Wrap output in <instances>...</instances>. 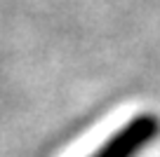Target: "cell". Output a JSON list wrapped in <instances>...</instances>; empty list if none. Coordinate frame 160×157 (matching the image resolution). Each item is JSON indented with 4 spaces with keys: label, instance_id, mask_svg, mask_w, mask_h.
I'll return each instance as SVG.
<instances>
[{
    "label": "cell",
    "instance_id": "obj_1",
    "mask_svg": "<svg viewBox=\"0 0 160 157\" xmlns=\"http://www.w3.org/2000/svg\"><path fill=\"white\" fill-rule=\"evenodd\" d=\"M160 131L155 115H137L134 120L120 127L92 157H137Z\"/></svg>",
    "mask_w": 160,
    "mask_h": 157
}]
</instances>
